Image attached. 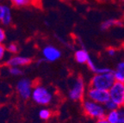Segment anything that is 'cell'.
Returning a JSON list of instances; mask_svg holds the SVG:
<instances>
[{"mask_svg": "<svg viewBox=\"0 0 124 123\" xmlns=\"http://www.w3.org/2000/svg\"><path fill=\"white\" fill-rule=\"evenodd\" d=\"M82 108L85 114L92 119H102L105 118L107 110L105 109L103 104L98 103L91 99H85L82 102Z\"/></svg>", "mask_w": 124, "mask_h": 123, "instance_id": "6da1fadb", "label": "cell"}, {"mask_svg": "<svg viewBox=\"0 0 124 123\" xmlns=\"http://www.w3.org/2000/svg\"><path fill=\"white\" fill-rule=\"evenodd\" d=\"M116 82L113 72L94 74L90 81V87L108 91Z\"/></svg>", "mask_w": 124, "mask_h": 123, "instance_id": "7a4b0ae2", "label": "cell"}, {"mask_svg": "<svg viewBox=\"0 0 124 123\" xmlns=\"http://www.w3.org/2000/svg\"><path fill=\"white\" fill-rule=\"evenodd\" d=\"M31 98L35 103L41 106H46L53 101V94L46 87L37 85L32 91Z\"/></svg>", "mask_w": 124, "mask_h": 123, "instance_id": "3957f363", "label": "cell"}, {"mask_svg": "<svg viewBox=\"0 0 124 123\" xmlns=\"http://www.w3.org/2000/svg\"><path fill=\"white\" fill-rule=\"evenodd\" d=\"M85 94V84L83 77H78L75 80L70 91H68V97L72 101H81Z\"/></svg>", "mask_w": 124, "mask_h": 123, "instance_id": "277c9868", "label": "cell"}, {"mask_svg": "<svg viewBox=\"0 0 124 123\" xmlns=\"http://www.w3.org/2000/svg\"><path fill=\"white\" fill-rule=\"evenodd\" d=\"M109 97L112 101L122 107L124 103V82L116 81L111 88L108 90Z\"/></svg>", "mask_w": 124, "mask_h": 123, "instance_id": "5b68a950", "label": "cell"}, {"mask_svg": "<svg viewBox=\"0 0 124 123\" xmlns=\"http://www.w3.org/2000/svg\"><path fill=\"white\" fill-rule=\"evenodd\" d=\"M86 96H87L88 99H91V100L101 104H104L110 99L108 91L92 88V87H89L88 91H86Z\"/></svg>", "mask_w": 124, "mask_h": 123, "instance_id": "8992f818", "label": "cell"}, {"mask_svg": "<svg viewBox=\"0 0 124 123\" xmlns=\"http://www.w3.org/2000/svg\"><path fill=\"white\" fill-rule=\"evenodd\" d=\"M16 91H17L18 95L21 96L23 99L26 100L31 97V94H32V85L31 82L27 78H22L16 84Z\"/></svg>", "mask_w": 124, "mask_h": 123, "instance_id": "52a82bcc", "label": "cell"}, {"mask_svg": "<svg viewBox=\"0 0 124 123\" xmlns=\"http://www.w3.org/2000/svg\"><path fill=\"white\" fill-rule=\"evenodd\" d=\"M42 55L47 62H54L61 57V52L58 47L52 45H47L42 49Z\"/></svg>", "mask_w": 124, "mask_h": 123, "instance_id": "ba28073f", "label": "cell"}, {"mask_svg": "<svg viewBox=\"0 0 124 123\" xmlns=\"http://www.w3.org/2000/svg\"><path fill=\"white\" fill-rule=\"evenodd\" d=\"M31 62H32V60L30 58H29V57H25V56H14V57H11L10 60H8L6 64L10 67H12V66L20 67V66H24V65H29Z\"/></svg>", "mask_w": 124, "mask_h": 123, "instance_id": "9c48e42d", "label": "cell"}, {"mask_svg": "<svg viewBox=\"0 0 124 123\" xmlns=\"http://www.w3.org/2000/svg\"><path fill=\"white\" fill-rule=\"evenodd\" d=\"M90 58H91V56L85 49H78L74 53V60H76L77 63L80 64V65L86 64Z\"/></svg>", "mask_w": 124, "mask_h": 123, "instance_id": "30bf717a", "label": "cell"}, {"mask_svg": "<svg viewBox=\"0 0 124 123\" xmlns=\"http://www.w3.org/2000/svg\"><path fill=\"white\" fill-rule=\"evenodd\" d=\"M113 74L116 81L124 82V60L120 61L116 66V69L113 70Z\"/></svg>", "mask_w": 124, "mask_h": 123, "instance_id": "8fae6325", "label": "cell"}, {"mask_svg": "<svg viewBox=\"0 0 124 123\" xmlns=\"http://www.w3.org/2000/svg\"><path fill=\"white\" fill-rule=\"evenodd\" d=\"M122 23L119 20H116V19H108L106 21L103 22L102 24L100 25V29L101 30L105 31V30H108L110 28L114 27V26H122Z\"/></svg>", "mask_w": 124, "mask_h": 123, "instance_id": "7c38bea8", "label": "cell"}, {"mask_svg": "<svg viewBox=\"0 0 124 123\" xmlns=\"http://www.w3.org/2000/svg\"><path fill=\"white\" fill-rule=\"evenodd\" d=\"M12 22V15L10 8L8 5H4V14L1 20V23L4 26H9Z\"/></svg>", "mask_w": 124, "mask_h": 123, "instance_id": "4fadbf2b", "label": "cell"}, {"mask_svg": "<svg viewBox=\"0 0 124 123\" xmlns=\"http://www.w3.org/2000/svg\"><path fill=\"white\" fill-rule=\"evenodd\" d=\"M120 112H119V108L116 110H113V111H108L106 114L105 118L109 123H117L120 119Z\"/></svg>", "mask_w": 124, "mask_h": 123, "instance_id": "5bb4252c", "label": "cell"}, {"mask_svg": "<svg viewBox=\"0 0 124 123\" xmlns=\"http://www.w3.org/2000/svg\"><path fill=\"white\" fill-rule=\"evenodd\" d=\"M52 116V111L49 108H41L39 111V117L43 121H47Z\"/></svg>", "mask_w": 124, "mask_h": 123, "instance_id": "9a60e30c", "label": "cell"}, {"mask_svg": "<svg viewBox=\"0 0 124 123\" xmlns=\"http://www.w3.org/2000/svg\"><path fill=\"white\" fill-rule=\"evenodd\" d=\"M103 105H104V108H105V109L107 110V112H108V111H113V110H116V109H118V108H120L118 104L116 103V102H115L114 101H112L111 99H109L108 102H105Z\"/></svg>", "mask_w": 124, "mask_h": 123, "instance_id": "2e32d148", "label": "cell"}, {"mask_svg": "<svg viewBox=\"0 0 124 123\" xmlns=\"http://www.w3.org/2000/svg\"><path fill=\"white\" fill-rule=\"evenodd\" d=\"M10 2L16 7H23V6L29 5L31 0H10Z\"/></svg>", "mask_w": 124, "mask_h": 123, "instance_id": "e0dca14e", "label": "cell"}, {"mask_svg": "<svg viewBox=\"0 0 124 123\" xmlns=\"http://www.w3.org/2000/svg\"><path fill=\"white\" fill-rule=\"evenodd\" d=\"M18 49H19L18 46L16 43H10L6 47V50L9 53H10V54H16L18 52Z\"/></svg>", "mask_w": 124, "mask_h": 123, "instance_id": "ac0fdd59", "label": "cell"}, {"mask_svg": "<svg viewBox=\"0 0 124 123\" xmlns=\"http://www.w3.org/2000/svg\"><path fill=\"white\" fill-rule=\"evenodd\" d=\"M9 72H10V74H11V75H13V76H20L23 74V71H22L19 67H16V66L10 67Z\"/></svg>", "mask_w": 124, "mask_h": 123, "instance_id": "d6986e66", "label": "cell"}, {"mask_svg": "<svg viewBox=\"0 0 124 123\" xmlns=\"http://www.w3.org/2000/svg\"><path fill=\"white\" fill-rule=\"evenodd\" d=\"M86 65H87L88 68H89V69L91 70L92 72L96 73V71H97V67H98V66H97V65H96V64L94 63V61L91 60V58L89 59V60L87 61Z\"/></svg>", "mask_w": 124, "mask_h": 123, "instance_id": "ffe728a7", "label": "cell"}, {"mask_svg": "<svg viewBox=\"0 0 124 123\" xmlns=\"http://www.w3.org/2000/svg\"><path fill=\"white\" fill-rule=\"evenodd\" d=\"M6 47L3 45V43H0V60H2L5 54Z\"/></svg>", "mask_w": 124, "mask_h": 123, "instance_id": "44dd1931", "label": "cell"}, {"mask_svg": "<svg viewBox=\"0 0 124 123\" xmlns=\"http://www.w3.org/2000/svg\"><path fill=\"white\" fill-rule=\"evenodd\" d=\"M6 39V34L5 31L0 27V43H3Z\"/></svg>", "mask_w": 124, "mask_h": 123, "instance_id": "7402d4cb", "label": "cell"}, {"mask_svg": "<svg viewBox=\"0 0 124 123\" xmlns=\"http://www.w3.org/2000/svg\"><path fill=\"white\" fill-rule=\"evenodd\" d=\"M107 54H108V56H110V57H113V56L116 55V49L113 47H109L107 49Z\"/></svg>", "mask_w": 124, "mask_h": 123, "instance_id": "603a6c76", "label": "cell"}, {"mask_svg": "<svg viewBox=\"0 0 124 123\" xmlns=\"http://www.w3.org/2000/svg\"><path fill=\"white\" fill-rule=\"evenodd\" d=\"M4 5L0 4V22L2 20L3 16H4Z\"/></svg>", "mask_w": 124, "mask_h": 123, "instance_id": "cb8c5ba5", "label": "cell"}, {"mask_svg": "<svg viewBox=\"0 0 124 123\" xmlns=\"http://www.w3.org/2000/svg\"><path fill=\"white\" fill-rule=\"evenodd\" d=\"M96 123H109L108 121H107L106 118H102V119H98L97 120Z\"/></svg>", "mask_w": 124, "mask_h": 123, "instance_id": "d4e9b609", "label": "cell"}, {"mask_svg": "<svg viewBox=\"0 0 124 123\" xmlns=\"http://www.w3.org/2000/svg\"><path fill=\"white\" fill-rule=\"evenodd\" d=\"M117 123H124V116H121Z\"/></svg>", "mask_w": 124, "mask_h": 123, "instance_id": "484cf974", "label": "cell"}, {"mask_svg": "<svg viewBox=\"0 0 124 123\" xmlns=\"http://www.w3.org/2000/svg\"><path fill=\"white\" fill-rule=\"evenodd\" d=\"M122 107H123V108H124V103H123V105H122Z\"/></svg>", "mask_w": 124, "mask_h": 123, "instance_id": "4316f807", "label": "cell"}, {"mask_svg": "<svg viewBox=\"0 0 124 123\" xmlns=\"http://www.w3.org/2000/svg\"><path fill=\"white\" fill-rule=\"evenodd\" d=\"M122 1H123V2H124V0H122Z\"/></svg>", "mask_w": 124, "mask_h": 123, "instance_id": "83f0119b", "label": "cell"}]
</instances>
